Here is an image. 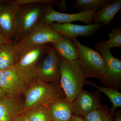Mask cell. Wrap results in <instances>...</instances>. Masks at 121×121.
<instances>
[{
    "mask_svg": "<svg viewBox=\"0 0 121 121\" xmlns=\"http://www.w3.org/2000/svg\"><path fill=\"white\" fill-rule=\"evenodd\" d=\"M23 114L29 121H50L45 107L38 106L24 111Z\"/></svg>",
    "mask_w": 121,
    "mask_h": 121,
    "instance_id": "21",
    "label": "cell"
},
{
    "mask_svg": "<svg viewBox=\"0 0 121 121\" xmlns=\"http://www.w3.org/2000/svg\"><path fill=\"white\" fill-rule=\"evenodd\" d=\"M71 104L74 114L82 117L102 105L98 92H89L83 89Z\"/></svg>",
    "mask_w": 121,
    "mask_h": 121,
    "instance_id": "12",
    "label": "cell"
},
{
    "mask_svg": "<svg viewBox=\"0 0 121 121\" xmlns=\"http://www.w3.org/2000/svg\"><path fill=\"white\" fill-rule=\"evenodd\" d=\"M115 115V121H121V111H117L114 112L113 114Z\"/></svg>",
    "mask_w": 121,
    "mask_h": 121,
    "instance_id": "28",
    "label": "cell"
},
{
    "mask_svg": "<svg viewBox=\"0 0 121 121\" xmlns=\"http://www.w3.org/2000/svg\"><path fill=\"white\" fill-rule=\"evenodd\" d=\"M59 60V56L52 45L45 58L38 64L37 79L47 83H60Z\"/></svg>",
    "mask_w": 121,
    "mask_h": 121,
    "instance_id": "9",
    "label": "cell"
},
{
    "mask_svg": "<svg viewBox=\"0 0 121 121\" xmlns=\"http://www.w3.org/2000/svg\"><path fill=\"white\" fill-rule=\"evenodd\" d=\"M20 6L26 4H32V3H39L43 4L46 5H58V1L53 0H13Z\"/></svg>",
    "mask_w": 121,
    "mask_h": 121,
    "instance_id": "24",
    "label": "cell"
},
{
    "mask_svg": "<svg viewBox=\"0 0 121 121\" xmlns=\"http://www.w3.org/2000/svg\"><path fill=\"white\" fill-rule=\"evenodd\" d=\"M45 108L50 121H71L74 114L71 103L66 98L55 101Z\"/></svg>",
    "mask_w": 121,
    "mask_h": 121,
    "instance_id": "14",
    "label": "cell"
},
{
    "mask_svg": "<svg viewBox=\"0 0 121 121\" xmlns=\"http://www.w3.org/2000/svg\"><path fill=\"white\" fill-rule=\"evenodd\" d=\"M51 46V43L46 44L20 52L15 69L20 78L27 86L37 80L39 61L47 54Z\"/></svg>",
    "mask_w": 121,
    "mask_h": 121,
    "instance_id": "3",
    "label": "cell"
},
{
    "mask_svg": "<svg viewBox=\"0 0 121 121\" xmlns=\"http://www.w3.org/2000/svg\"><path fill=\"white\" fill-rule=\"evenodd\" d=\"M20 106L13 98L6 96L0 99V121H12L20 114Z\"/></svg>",
    "mask_w": 121,
    "mask_h": 121,
    "instance_id": "18",
    "label": "cell"
},
{
    "mask_svg": "<svg viewBox=\"0 0 121 121\" xmlns=\"http://www.w3.org/2000/svg\"><path fill=\"white\" fill-rule=\"evenodd\" d=\"M4 92V91L2 90V89L0 87V99L6 96Z\"/></svg>",
    "mask_w": 121,
    "mask_h": 121,
    "instance_id": "30",
    "label": "cell"
},
{
    "mask_svg": "<svg viewBox=\"0 0 121 121\" xmlns=\"http://www.w3.org/2000/svg\"><path fill=\"white\" fill-rule=\"evenodd\" d=\"M83 118L84 121H105L102 105L100 108L93 111Z\"/></svg>",
    "mask_w": 121,
    "mask_h": 121,
    "instance_id": "23",
    "label": "cell"
},
{
    "mask_svg": "<svg viewBox=\"0 0 121 121\" xmlns=\"http://www.w3.org/2000/svg\"><path fill=\"white\" fill-rule=\"evenodd\" d=\"M13 43V42H10L4 39L0 33V46L3 44H4L8 43Z\"/></svg>",
    "mask_w": 121,
    "mask_h": 121,
    "instance_id": "29",
    "label": "cell"
},
{
    "mask_svg": "<svg viewBox=\"0 0 121 121\" xmlns=\"http://www.w3.org/2000/svg\"><path fill=\"white\" fill-rule=\"evenodd\" d=\"M95 48L102 55L105 61L106 71L101 82L106 87L118 90L121 87V60L113 56L111 48L105 41L99 42Z\"/></svg>",
    "mask_w": 121,
    "mask_h": 121,
    "instance_id": "6",
    "label": "cell"
},
{
    "mask_svg": "<svg viewBox=\"0 0 121 121\" xmlns=\"http://www.w3.org/2000/svg\"><path fill=\"white\" fill-rule=\"evenodd\" d=\"M19 57L16 43L4 44L0 46V70L15 67Z\"/></svg>",
    "mask_w": 121,
    "mask_h": 121,
    "instance_id": "17",
    "label": "cell"
},
{
    "mask_svg": "<svg viewBox=\"0 0 121 121\" xmlns=\"http://www.w3.org/2000/svg\"><path fill=\"white\" fill-rule=\"evenodd\" d=\"M71 121H84L82 117L74 114L72 116Z\"/></svg>",
    "mask_w": 121,
    "mask_h": 121,
    "instance_id": "27",
    "label": "cell"
},
{
    "mask_svg": "<svg viewBox=\"0 0 121 121\" xmlns=\"http://www.w3.org/2000/svg\"><path fill=\"white\" fill-rule=\"evenodd\" d=\"M85 85L95 87L99 92L104 93L108 97L112 104V107L110 111L111 115L113 114L117 108L121 106V93L118 90L101 86L90 80H86Z\"/></svg>",
    "mask_w": 121,
    "mask_h": 121,
    "instance_id": "19",
    "label": "cell"
},
{
    "mask_svg": "<svg viewBox=\"0 0 121 121\" xmlns=\"http://www.w3.org/2000/svg\"><path fill=\"white\" fill-rule=\"evenodd\" d=\"M102 109L104 114L105 121H113L110 111L107 107L102 105Z\"/></svg>",
    "mask_w": 121,
    "mask_h": 121,
    "instance_id": "25",
    "label": "cell"
},
{
    "mask_svg": "<svg viewBox=\"0 0 121 121\" xmlns=\"http://www.w3.org/2000/svg\"><path fill=\"white\" fill-rule=\"evenodd\" d=\"M54 30L63 36L71 39H76L79 36L90 37L103 26L102 23H93L86 25H79L70 23H52L49 24Z\"/></svg>",
    "mask_w": 121,
    "mask_h": 121,
    "instance_id": "11",
    "label": "cell"
},
{
    "mask_svg": "<svg viewBox=\"0 0 121 121\" xmlns=\"http://www.w3.org/2000/svg\"><path fill=\"white\" fill-rule=\"evenodd\" d=\"M2 1H3V0H0V3H1V2H2Z\"/></svg>",
    "mask_w": 121,
    "mask_h": 121,
    "instance_id": "31",
    "label": "cell"
},
{
    "mask_svg": "<svg viewBox=\"0 0 121 121\" xmlns=\"http://www.w3.org/2000/svg\"><path fill=\"white\" fill-rule=\"evenodd\" d=\"M121 9V0H112L95 11L93 15V22L94 23L104 24L108 27Z\"/></svg>",
    "mask_w": 121,
    "mask_h": 121,
    "instance_id": "15",
    "label": "cell"
},
{
    "mask_svg": "<svg viewBox=\"0 0 121 121\" xmlns=\"http://www.w3.org/2000/svg\"><path fill=\"white\" fill-rule=\"evenodd\" d=\"M12 121H29L23 114H19L15 117Z\"/></svg>",
    "mask_w": 121,
    "mask_h": 121,
    "instance_id": "26",
    "label": "cell"
},
{
    "mask_svg": "<svg viewBox=\"0 0 121 121\" xmlns=\"http://www.w3.org/2000/svg\"><path fill=\"white\" fill-rule=\"evenodd\" d=\"M78 51V60L86 79L102 80L105 74L106 65L101 53L88 46L82 44L77 39H73Z\"/></svg>",
    "mask_w": 121,
    "mask_h": 121,
    "instance_id": "4",
    "label": "cell"
},
{
    "mask_svg": "<svg viewBox=\"0 0 121 121\" xmlns=\"http://www.w3.org/2000/svg\"><path fill=\"white\" fill-rule=\"evenodd\" d=\"M111 0H76L73 7L80 12L86 10L97 11L103 5L111 2Z\"/></svg>",
    "mask_w": 121,
    "mask_h": 121,
    "instance_id": "20",
    "label": "cell"
},
{
    "mask_svg": "<svg viewBox=\"0 0 121 121\" xmlns=\"http://www.w3.org/2000/svg\"><path fill=\"white\" fill-rule=\"evenodd\" d=\"M51 44L60 57L69 61L78 59V51L72 39L63 36Z\"/></svg>",
    "mask_w": 121,
    "mask_h": 121,
    "instance_id": "16",
    "label": "cell"
},
{
    "mask_svg": "<svg viewBox=\"0 0 121 121\" xmlns=\"http://www.w3.org/2000/svg\"><path fill=\"white\" fill-rule=\"evenodd\" d=\"M46 5L39 3L26 4L18 9L16 15V43L29 34L39 23Z\"/></svg>",
    "mask_w": 121,
    "mask_h": 121,
    "instance_id": "5",
    "label": "cell"
},
{
    "mask_svg": "<svg viewBox=\"0 0 121 121\" xmlns=\"http://www.w3.org/2000/svg\"><path fill=\"white\" fill-rule=\"evenodd\" d=\"M63 36L56 32L49 24L39 21L26 37L16 43L19 53L23 51L46 44H52Z\"/></svg>",
    "mask_w": 121,
    "mask_h": 121,
    "instance_id": "7",
    "label": "cell"
},
{
    "mask_svg": "<svg viewBox=\"0 0 121 121\" xmlns=\"http://www.w3.org/2000/svg\"><path fill=\"white\" fill-rule=\"evenodd\" d=\"M0 87L6 96L13 98L25 91L27 86L19 77L14 67L0 70Z\"/></svg>",
    "mask_w": 121,
    "mask_h": 121,
    "instance_id": "13",
    "label": "cell"
},
{
    "mask_svg": "<svg viewBox=\"0 0 121 121\" xmlns=\"http://www.w3.org/2000/svg\"><path fill=\"white\" fill-rule=\"evenodd\" d=\"M95 11L86 10L77 13H64L56 11L51 5H47L40 21L49 25L54 23H70L76 21L91 24L93 23V15Z\"/></svg>",
    "mask_w": 121,
    "mask_h": 121,
    "instance_id": "8",
    "label": "cell"
},
{
    "mask_svg": "<svg viewBox=\"0 0 121 121\" xmlns=\"http://www.w3.org/2000/svg\"><path fill=\"white\" fill-rule=\"evenodd\" d=\"M108 39L105 43L110 48L121 47V26L112 29V32L108 33Z\"/></svg>",
    "mask_w": 121,
    "mask_h": 121,
    "instance_id": "22",
    "label": "cell"
},
{
    "mask_svg": "<svg viewBox=\"0 0 121 121\" xmlns=\"http://www.w3.org/2000/svg\"><path fill=\"white\" fill-rule=\"evenodd\" d=\"M58 67L65 98L72 103L83 89L87 79L78 60L69 61L59 56Z\"/></svg>",
    "mask_w": 121,
    "mask_h": 121,
    "instance_id": "2",
    "label": "cell"
},
{
    "mask_svg": "<svg viewBox=\"0 0 121 121\" xmlns=\"http://www.w3.org/2000/svg\"><path fill=\"white\" fill-rule=\"evenodd\" d=\"M23 111L38 106L47 107L58 99L65 98L60 83H47L37 79L27 87Z\"/></svg>",
    "mask_w": 121,
    "mask_h": 121,
    "instance_id": "1",
    "label": "cell"
},
{
    "mask_svg": "<svg viewBox=\"0 0 121 121\" xmlns=\"http://www.w3.org/2000/svg\"><path fill=\"white\" fill-rule=\"evenodd\" d=\"M0 4V33L4 39L13 42L16 29V15L20 5L14 1Z\"/></svg>",
    "mask_w": 121,
    "mask_h": 121,
    "instance_id": "10",
    "label": "cell"
}]
</instances>
